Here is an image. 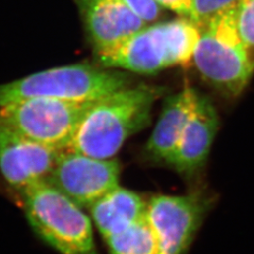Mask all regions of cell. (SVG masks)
Returning <instances> with one entry per match:
<instances>
[{
  "label": "cell",
  "mask_w": 254,
  "mask_h": 254,
  "mask_svg": "<svg viewBox=\"0 0 254 254\" xmlns=\"http://www.w3.org/2000/svg\"><path fill=\"white\" fill-rule=\"evenodd\" d=\"M121 166L116 159L95 158L74 150H63L47 182L83 209L91 206L117 188Z\"/></svg>",
  "instance_id": "obj_8"
},
{
  "label": "cell",
  "mask_w": 254,
  "mask_h": 254,
  "mask_svg": "<svg viewBox=\"0 0 254 254\" xmlns=\"http://www.w3.org/2000/svg\"><path fill=\"white\" fill-rule=\"evenodd\" d=\"M235 6L200 26L192 61L204 81L227 98L241 95L254 73L237 32Z\"/></svg>",
  "instance_id": "obj_5"
},
{
  "label": "cell",
  "mask_w": 254,
  "mask_h": 254,
  "mask_svg": "<svg viewBox=\"0 0 254 254\" xmlns=\"http://www.w3.org/2000/svg\"><path fill=\"white\" fill-rule=\"evenodd\" d=\"M237 32L254 65V0H240L235 6Z\"/></svg>",
  "instance_id": "obj_15"
},
{
  "label": "cell",
  "mask_w": 254,
  "mask_h": 254,
  "mask_svg": "<svg viewBox=\"0 0 254 254\" xmlns=\"http://www.w3.org/2000/svg\"><path fill=\"white\" fill-rule=\"evenodd\" d=\"M199 37L200 26L179 16L148 23L113 50L95 57L101 67L155 74L175 66H188Z\"/></svg>",
  "instance_id": "obj_2"
},
{
  "label": "cell",
  "mask_w": 254,
  "mask_h": 254,
  "mask_svg": "<svg viewBox=\"0 0 254 254\" xmlns=\"http://www.w3.org/2000/svg\"><path fill=\"white\" fill-rule=\"evenodd\" d=\"M94 102L27 99L0 106V118L29 138L63 152L69 148L79 123Z\"/></svg>",
  "instance_id": "obj_6"
},
{
  "label": "cell",
  "mask_w": 254,
  "mask_h": 254,
  "mask_svg": "<svg viewBox=\"0 0 254 254\" xmlns=\"http://www.w3.org/2000/svg\"><path fill=\"white\" fill-rule=\"evenodd\" d=\"M105 241L110 254H161L146 217Z\"/></svg>",
  "instance_id": "obj_14"
},
{
  "label": "cell",
  "mask_w": 254,
  "mask_h": 254,
  "mask_svg": "<svg viewBox=\"0 0 254 254\" xmlns=\"http://www.w3.org/2000/svg\"><path fill=\"white\" fill-rule=\"evenodd\" d=\"M121 1L147 23L158 21L163 16L165 10L155 0H121Z\"/></svg>",
  "instance_id": "obj_17"
},
{
  "label": "cell",
  "mask_w": 254,
  "mask_h": 254,
  "mask_svg": "<svg viewBox=\"0 0 254 254\" xmlns=\"http://www.w3.org/2000/svg\"><path fill=\"white\" fill-rule=\"evenodd\" d=\"M20 195L32 229L53 249L61 254H98L90 218L61 190L45 180Z\"/></svg>",
  "instance_id": "obj_4"
},
{
  "label": "cell",
  "mask_w": 254,
  "mask_h": 254,
  "mask_svg": "<svg viewBox=\"0 0 254 254\" xmlns=\"http://www.w3.org/2000/svg\"><path fill=\"white\" fill-rule=\"evenodd\" d=\"M95 55L108 52L148 23L121 0H75Z\"/></svg>",
  "instance_id": "obj_11"
},
{
  "label": "cell",
  "mask_w": 254,
  "mask_h": 254,
  "mask_svg": "<svg viewBox=\"0 0 254 254\" xmlns=\"http://www.w3.org/2000/svg\"><path fill=\"white\" fill-rule=\"evenodd\" d=\"M165 10H170L182 17L192 19L193 0H155Z\"/></svg>",
  "instance_id": "obj_18"
},
{
  "label": "cell",
  "mask_w": 254,
  "mask_h": 254,
  "mask_svg": "<svg viewBox=\"0 0 254 254\" xmlns=\"http://www.w3.org/2000/svg\"><path fill=\"white\" fill-rule=\"evenodd\" d=\"M198 92L188 82L182 89L164 100L161 115L142 150V159L150 165L166 166L195 109Z\"/></svg>",
  "instance_id": "obj_12"
},
{
  "label": "cell",
  "mask_w": 254,
  "mask_h": 254,
  "mask_svg": "<svg viewBox=\"0 0 254 254\" xmlns=\"http://www.w3.org/2000/svg\"><path fill=\"white\" fill-rule=\"evenodd\" d=\"M240 0H193L192 19L201 26L214 16L235 6Z\"/></svg>",
  "instance_id": "obj_16"
},
{
  "label": "cell",
  "mask_w": 254,
  "mask_h": 254,
  "mask_svg": "<svg viewBox=\"0 0 254 254\" xmlns=\"http://www.w3.org/2000/svg\"><path fill=\"white\" fill-rule=\"evenodd\" d=\"M215 203L212 192L196 189L184 195H157L147 201L146 219L161 254H187Z\"/></svg>",
  "instance_id": "obj_7"
},
{
  "label": "cell",
  "mask_w": 254,
  "mask_h": 254,
  "mask_svg": "<svg viewBox=\"0 0 254 254\" xmlns=\"http://www.w3.org/2000/svg\"><path fill=\"white\" fill-rule=\"evenodd\" d=\"M127 86H129L128 77L119 71L89 64H74L0 85V106L34 98L94 102Z\"/></svg>",
  "instance_id": "obj_3"
},
{
  "label": "cell",
  "mask_w": 254,
  "mask_h": 254,
  "mask_svg": "<svg viewBox=\"0 0 254 254\" xmlns=\"http://www.w3.org/2000/svg\"><path fill=\"white\" fill-rule=\"evenodd\" d=\"M60 153L29 138L0 118V172L19 193L47 180Z\"/></svg>",
  "instance_id": "obj_9"
},
{
  "label": "cell",
  "mask_w": 254,
  "mask_h": 254,
  "mask_svg": "<svg viewBox=\"0 0 254 254\" xmlns=\"http://www.w3.org/2000/svg\"><path fill=\"white\" fill-rule=\"evenodd\" d=\"M219 117L212 101L199 93L195 109L170 159L168 168L181 177L195 181L208 163L213 142L218 131Z\"/></svg>",
  "instance_id": "obj_10"
},
{
  "label": "cell",
  "mask_w": 254,
  "mask_h": 254,
  "mask_svg": "<svg viewBox=\"0 0 254 254\" xmlns=\"http://www.w3.org/2000/svg\"><path fill=\"white\" fill-rule=\"evenodd\" d=\"M164 91L159 86L129 85L95 101L68 149L95 158H114L127 139L149 125L153 107Z\"/></svg>",
  "instance_id": "obj_1"
},
{
  "label": "cell",
  "mask_w": 254,
  "mask_h": 254,
  "mask_svg": "<svg viewBox=\"0 0 254 254\" xmlns=\"http://www.w3.org/2000/svg\"><path fill=\"white\" fill-rule=\"evenodd\" d=\"M147 201L133 190L118 186L89 209L95 227L108 238L146 217Z\"/></svg>",
  "instance_id": "obj_13"
}]
</instances>
